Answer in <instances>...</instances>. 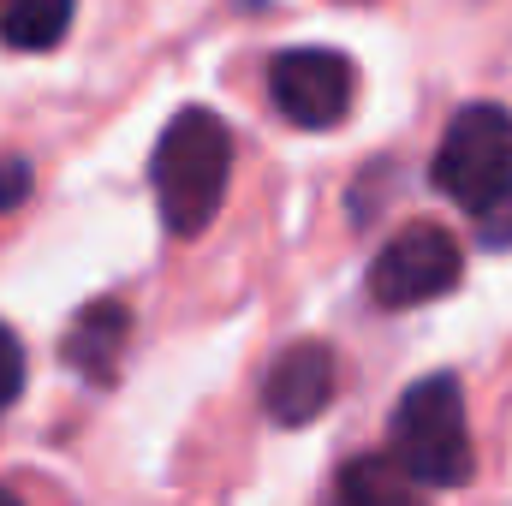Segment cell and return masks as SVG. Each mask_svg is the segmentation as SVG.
<instances>
[{"label": "cell", "instance_id": "obj_9", "mask_svg": "<svg viewBox=\"0 0 512 506\" xmlns=\"http://www.w3.org/2000/svg\"><path fill=\"white\" fill-rule=\"evenodd\" d=\"M78 0H0V42L18 54H48L66 42Z\"/></svg>", "mask_w": 512, "mask_h": 506}, {"label": "cell", "instance_id": "obj_7", "mask_svg": "<svg viewBox=\"0 0 512 506\" xmlns=\"http://www.w3.org/2000/svg\"><path fill=\"white\" fill-rule=\"evenodd\" d=\"M126 334H131V310L120 298H96V304H84V316L72 322V334L60 340V352H66V364H72L78 376H90L96 387H108V381L120 376Z\"/></svg>", "mask_w": 512, "mask_h": 506}, {"label": "cell", "instance_id": "obj_5", "mask_svg": "<svg viewBox=\"0 0 512 506\" xmlns=\"http://www.w3.org/2000/svg\"><path fill=\"white\" fill-rule=\"evenodd\" d=\"M352 60L334 48H286L268 60V96L280 108V120L304 131L340 126V114L352 108Z\"/></svg>", "mask_w": 512, "mask_h": 506}, {"label": "cell", "instance_id": "obj_12", "mask_svg": "<svg viewBox=\"0 0 512 506\" xmlns=\"http://www.w3.org/2000/svg\"><path fill=\"white\" fill-rule=\"evenodd\" d=\"M0 506H18V495H12V489H0Z\"/></svg>", "mask_w": 512, "mask_h": 506}, {"label": "cell", "instance_id": "obj_6", "mask_svg": "<svg viewBox=\"0 0 512 506\" xmlns=\"http://www.w3.org/2000/svg\"><path fill=\"white\" fill-rule=\"evenodd\" d=\"M334 387H340L334 346L328 340H298V346H286L268 364V376H262V411L280 429H304V423H316L334 405Z\"/></svg>", "mask_w": 512, "mask_h": 506}, {"label": "cell", "instance_id": "obj_13", "mask_svg": "<svg viewBox=\"0 0 512 506\" xmlns=\"http://www.w3.org/2000/svg\"><path fill=\"white\" fill-rule=\"evenodd\" d=\"M239 6H262V0H239Z\"/></svg>", "mask_w": 512, "mask_h": 506}, {"label": "cell", "instance_id": "obj_4", "mask_svg": "<svg viewBox=\"0 0 512 506\" xmlns=\"http://www.w3.org/2000/svg\"><path fill=\"white\" fill-rule=\"evenodd\" d=\"M459 274H465V256L453 245V233L435 221H411L370 262V298L382 310H417V304H435L441 292H453Z\"/></svg>", "mask_w": 512, "mask_h": 506}, {"label": "cell", "instance_id": "obj_2", "mask_svg": "<svg viewBox=\"0 0 512 506\" xmlns=\"http://www.w3.org/2000/svg\"><path fill=\"white\" fill-rule=\"evenodd\" d=\"M387 429H393V459L417 489H465L477 477V447H471V417H465L459 376L411 381L399 393Z\"/></svg>", "mask_w": 512, "mask_h": 506}, {"label": "cell", "instance_id": "obj_11", "mask_svg": "<svg viewBox=\"0 0 512 506\" xmlns=\"http://www.w3.org/2000/svg\"><path fill=\"white\" fill-rule=\"evenodd\" d=\"M30 197V161L24 155H0V215H12Z\"/></svg>", "mask_w": 512, "mask_h": 506}, {"label": "cell", "instance_id": "obj_3", "mask_svg": "<svg viewBox=\"0 0 512 506\" xmlns=\"http://www.w3.org/2000/svg\"><path fill=\"white\" fill-rule=\"evenodd\" d=\"M429 179L447 203L489 221L501 203H512V114L501 102H465L429 161Z\"/></svg>", "mask_w": 512, "mask_h": 506}, {"label": "cell", "instance_id": "obj_8", "mask_svg": "<svg viewBox=\"0 0 512 506\" xmlns=\"http://www.w3.org/2000/svg\"><path fill=\"white\" fill-rule=\"evenodd\" d=\"M328 506H429L423 489L399 471L393 453H364V459H346L340 477H334V501Z\"/></svg>", "mask_w": 512, "mask_h": 506}, {"label": "cell", "instance_id": "obj_10", "mask_svg": "<svg viewBox=\"0 0 512 506\" xmlns=\"http://www.w3.org/2000/svg\"><path fill=\"white\" fill-rule=\"evenodd\" d=\"M18 393H24V346H18V334L0 322V411H6Z\"/></svg>", "mask_w": 512, "mask_h": 506}, {"label": "cell", "instance_id": "obj_1", "mask_svg": "<svg viewBox=\"0 0 512 506\" xmlns=\"http://www.w3.org/2000/svg\"><path fill=\"white\" fill-rule=\"evenodd\" d=\"M233 179V131L209 108H179L149 149V191L173 239L209 233Z\"/></svg>", "mask_w": 512, "mask_h": 506}]
</instances>
